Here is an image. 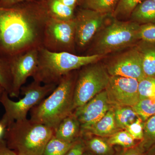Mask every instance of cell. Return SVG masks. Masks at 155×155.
<instances>
[{
	"instance_id": "obj_1",
	"label": "cell",
	"mask_w": 155,
	"mask_h": 155,
	"mask_svg": "<svg viewBox=\"0 0 155 155\" xmlns=\"http://www.w3.org/2000/svg\"><path fill=\"white\" fill-rule=\"evenodd\" d=\"M49 17L46 3L38 0L0 7V56L8 59L42 47L44 29Z\"/></svg>"
},
{
	"instance_id": "obj_2",
	"label": "cell",
	"mask_w": 155,
	"mask_h": 155,
	"mask_svg": "<svg viewBox=\"0 0 155 155\" xmlns=\"http://www.w3.org/2000/svg\"><path fill=\"white\" fill-rule=\"evenodd\" d=\"M73 72L63 76L48 97L31 110L30 120L55 130L64 118L73 113V94L77 76Z\"/></svg>"
},
{
	"instance_id": "obj_3",
	"label": "cell",
	"mask_w": 155,
	"mask_h": 155,
	"mask_svg": "<svg viewBox=\"0 0 155 155\" xmlns=\"http://www.w3.org/2000/svg\"><path fill=\"white\" fill-rule=\"evenodd\" d=\"M106 57L99 55L79 56L68 52H55L41 47L38 48V66L32 77L41 83L58 84L66 74Z\"/></svg>"
},
{
	"instance_id": "obj_4",
	"label": "cell",
	"mask_w": 155,
	"mask_h": 155,
	"mask_svg": "<svg viewBox=\"0 0 155 155\" xmlns=\"http://www.w3.org/2000/svg\"><path fill=\"white\" fill-rule=\"evenodd\" d=\"M54 132L52 127L26 119L9 125L4 139L18 155H42Z\"/></svg>"
},
{
	"instance_id": "obj_5",
	"label": "cell",
	"mask_w": 155,
	"mask_h": 155,
	"mask_svg": "<svg viewBox=\"0 0 155 155\" xmlns=\"http://www.w3.org/2000/svg\"><path fill=\"white\" fill-rule=\"evenodd\" d=\"M140 25L113 17L95 36L88 55L107 57L135 45L139 41Z\"/></svg>"
},
{
	"instance_id": "obj_6",
	"label": "cell",
	"mask_w": 155,
	"mask_h": 155,
	"mask_svg": "<svg viewBox=\"0 0 155 155\" xmlns=\"http://www.w3.org/2000/svg\"><path fill=\"white\" fill-rule=\"evenodd\" d=\"M57 85L51 84L41 85L40 82L34 80L21 87L20 91L24 97L16 102L10 99L8 94L5 91L0 99L5 110L1 121L8 127L15 121L27 119L28 112L50 94Z\"/></svg>"
},
{
	"instance_id": "obj_7",
	"label": "cell",
	"mask_w": 155,
	"mask_h": 155,
	"mask_svg": "<svg viewBox=\"0 0 155 155\" xmlns=\"http://www.w3.org/2000/svg\"><path fill=\"white\" fill-rule=\"evenodd\" d=\"M99 61L81 68L77 74L73 94V110L82 107L105 90L110 75Z\"/></svg>"
},
{
	"instance_id": "obj_8",
	"label": "cell",
	"mask_w": 155,
	"mask_h": 155,
	"mask_svg": "<svg viewBox=\"0 0 155 155\" xmlns=\"http://www.w3.org/2000/svg\"><path fill=\"white\" fill-rule=\"evenodd\" d=\"M74 19L65 21L49 17L45 24L42 47L55 52L73 53L75 48Z\"/></svg>"
},
{
	"instance_id": "obj_9",
	"label": "cell",
	"mask_w": 155,
	"mask_h": 155,
	"mask_svg": "<svg viewBox=\"0 0 155 155\" xmlns=\"http://www.w3.org/2000/svg\"><path fill=\"white\" fill-rule=\"evenodd\" d=\"M112 17V14L91 9L82 8L79 10L74 18L75 46L80 49L87 46Z\"/></svg>"
},
{
	"instance_id": "obj_10",
	"label": "cell",
	"mask_w": 155,
	"mask_h": 155,
	"mask_svg": "<svg viewBox=\"0 0 155 155\" xmlns=\"http://www.w3.org/2000/svg\"><path fill=\"white\" fill-rule=\"evenodd\" d=\"M114 54L104 65L110 76L135 78L138 81L146 77L141 56L135 45Z\"/></svg>"
},
{
	"instance_id": "obj_11",
	"label": "cell",
	"mask_w": 155,
	"mask_h": 155,
	"mask_svg": "<svg viewBox=\"0 0 155 155\" xmlns=\"http://www.w3.org/2000/svg\"><path fill=\"white\" fill-rule=\"evenodd\" d=\"M12 78L10 97H18L27 78L33 77L38 66V48H33L8 59Z\"/></svg>"
},
{
	"instance_id": "obj_12",
	"label": "cell",
	"mask_w": 155,
	"mask_h": 155,
	"mask_svg": "<svg viewBox=\"0 0 155 155\" xmlns=\"http://www.w3.org/2000/svg\"><path fill=\"white\" fill-rule=\"evenodd\" d=\"M138 81L135 78L110 76L105 90L111 104L132 107L140 100Z\"/></svg>"
},
{
	"instance_id": "obj_13",
	"label": "cell",
	"mask_w": 155,
	"mask_h": 155,
	"mask_svg": "<svg viewBox=\"0 0 155 155\" xmlns=\"http://www.w3.org/2000/svg\"><path fill=\"white\" fill-rule=\"evenodd\" d=\"M111 108L107 93L104 90L84 105L75 109L73 113L80 122L81 132L99 121Z\"/></svg>"
},
{
	"instance_id": "obj_14",
	"label": "cell",
	"mask_w": 155,
	"mask_h": 155,
	"mask_svg": "<svg viewBox=\"0 0 155 155\" xmlns=\"http://www.w3.org/2000/svg\"><path fill=\"white\" fill-rule=\"evenodd\" d=\"M81 133L80 122L73 112L59 123L54 130V136L63 141L73 143L80 139Z\"/></svg>"
},
{
	"instance_id": "obj_15",
	"label": "cell",
	"mask_w": 155,
	"mask_h": 155,
	"mask_svg": "<svg viewBox=\"0 0 155 155\" xmlns=\"http://www.w3.org/2000/svg\"><path fill=\"white\" fill-rule=\"evenodd\" d=\"M118 129L114 117V109L111 108L99 121L82 131V133L87 132L100 137H105L113 135L117 132Z\"/></svg>"
},
{
	"instance_id": "obj_16",
	"label": "cell",
	"mask_w": 155,
	"mask_h": 155,
	"mask_svg": "<svg viewBox=\"0 0 155 155\" xmlns=\"http://www.w3.org/2000/svg\"><path fill=\"white\" fill-rule=\"evenodd\" d=\"M135 45L141 56L145 75L155 77V43L139 41Z\"/></svg>"
},
{
	"instance_id": "obj_17",
	"label": "cell",
	"mask_w": 155,
	"mask_h": 155,
	"mask_svg": "<svg viewBox=\"0 0 155 155\" xmlns=\"http://www.w3.org/2000/svg\"><path fill=\"white\" fill-rule=\"evenodd\" d=\"M129 21L140 25L155 23V2L144 0L132 11Z\"/></svg>"
},
{
	"instance_id": "obj_18",
	"label": "cell",
	"mask_w": 155,
	"mask_h": 155,
	"mask_svg": "<svg viewBox=\"0 0 155 155\" xmlns=\"http://www.w3.org/2000/svg\"><path fill=\"white\" fill-rule=\"evenodd\" d=\"M46 3L50 17L65 21L74 19L75 9L66 6L60 0H48Z\"/></svg>"
},
{
	"instance_id": "obj_19",
	"label": "cell",
	"mask_w": 155,
	"mask_h": 155,
	"mask_svg": "<svg viewBox=\"0 0 155 155\" xmlns=\"http://www.w3.org/2000/svg\"><path fill=\"white\" fill-rule=\"evenodd\" d=\"M114 109V117L118 128L125 129L139 118L131 107L118 106Z\"/></svg>"
},
{
	"instance_id": "obj_20",
	"label": "cell",
	"mask_w": 155,
	"mask_h": 155,
	"mask_svg": "<svg viewBox=\"0 0 155 155\" xmlns=\"http://www.w3.org/2000/svg\"><path fill=\"white\" fill-rule=\"evenodd\" d=\"M119 0H81L82 8L112 14Z\"/></svg>"
},
{
	"instance_id": "obj_21",
	"label": "cell",
	"mask_w": 155,
	"mask_h": 155,
	"mask_svg": "<svg viewBox=\"0 0 155 155\" xmlns=\"http://www.w3.org/2000/svg\"><path fill=\"white\" fill-rule=\"evenodd\" d=\"M85 149L95 155H113L114 151L107 141L100 137H94L84 142Z\"/></svg>"
},
{
	"instance_id": "obj_22",
	"label": "cell",
	"mask_w": 155,
	"mask_h": 155,
	"mask_svg": "<svg viewBox=\"0 0 155 155\" xmlns=\"http://www.w3.org/2000/svg\"><path fill=\"white\" fill-rule=\"evenodd\" d=\"M76 141L66 142L54 135L46 145L42 155H65Z\"/></svg>"
},
{
	"instance_id": "obj_23",
	"label": "cell",
	"mask_w": 155,
	"mask_h": 155,
	"mask_svg": "<svg viewBox=\"0 0 155 155\" xmlns=\"http://www.w3.org/2000/svg\"><path fill=\"white\" fill-rule=\"evenodd\" d=\"M144 0H119L112 17L119 20L128 19L136 7Z\"/></svg>"
},
{
	"instance_id": "obj_24",
	"label": "cell",
	"mask_w": 155,
	"mask_h": 155,
	"mask_svg": "<svg viewBox=\"0 0 155 155\" xmlns=\"http://www.w3.org/2000/svg\"><path fill=\"white\" fill-rule=\"evenodd\" d=\"M132 107L143 121L145 122L155 115V98L140 100Z\"/></svg>"
},
{
	"instance_id": "obj_25",
	"label": "cell",
	"mask_w": 155,
	"mask_h": 155,
	"mask_svg": "<svg viewBox=\"0 0 155 155\" xmlns=\"http://www.w3.org/2000/svg\"><path fill=\"white\" fill-rule=\"evenodd\" d=\"M0 85L9 97L12 91V78L8 59L0 56Z\"/></svg>"
},
{
	"instance_id": "obj_26",
	"label": "cell",
	"mask_w": 155,
	"mask_h": 155,
	"mask_svg": "<svg viewBox=\"0 0 155 155\" xmlns=\"http://www.w3.org/2000/svg\"><path fill=\"white\" fill-rule=\"evenodd\" d=\"M108 143L111 146L119 145L125 148L135 146V140L127 130L117 131L108 139Z\"/></svg>"
},
{
	"instance_id": "obj_27",
	"label": "cell",
	"mask_w": 155,
	"mask_h": 155,
	"mask_svg": "<svg viewBox=\"0 0 155 155\" xmlns=\"http://www.w3.org/2000/svg\"><path fill=\"white\" fill-rule=\"evenodd\" d=\"M138 93L140 100L155 98V77L146 76L140 81Z\"/></svg>"
},
{
	"instance_id": "obj_28",
	"label": "cell",
	"mask_w": 155,
	"mask_h": 155,
	"mask_svg": "<svg viewBox=\"0 0 155 155\" xmlns=\"http://www.w3.org/2000/svg\"><path fill=\"white\" fill-rule=\"evenodd\" d=\"M143 131L144 137L142 142L145 149L150 148L155 144V115L145 121Z\"/></svg>"
},
{
	"instance_id": "obj_29",
	"label": "cell",
	"mask_w": 155,
	"mask_h": 155,
	"mask_svg": "<svg viewBox=\"0 0 155 155\" xmlns=\"http://www.w3.org/2000/svg\"><path fill=\"white\" fill-rule=\"evenodd\" d=\"M139 38V41L155 43V23L140 25Z\"/></svg>"
},
{
	"instance_id": "obj_30",
	"label": "cell",
	"mask_w": 155,
	"mask_h": 155,
	"mask_svg": "<svg viewBox=\"0 0 155 155\" xmlns=\"http://www.w3.org/2000/svg\"><path fill=\"white\" fill-rule=\"evenodd\" d=\"M144 123L140 117L125 129L135 140H143L144 137Z\"/></svg>"
},
{
	"instance_id": "obj_31",
	"label": "cell",
	"mask_w": 155,
	"mask_h": 155,
	"mask_svg": "<svg viewBox=\"0 0 155 155\" xmlns=\"http://www.w3.org/2000/svg\"><path fill=\"white\" fill-rule=\"evenodd\" d=\"M85 151L84 142L80 138L76 141L65 155H83Z\"/></svg>"
},
{
	"instance_id": "obj_32",
	"label": "cell",
	"mask_w": 155,
	"mask_h": 155,
	"mask_svg": "<svg viewBox=\"0 0 155 155\" xmlns=\"http://www.w3.org/2000/svg\"><path fill=\"white\" fill-rule=\"evenodd\" d=\"M145 149L142 143L137 146L127 148L119 155H145Z\"/></svg>"
},
{
	"instance_id": "obj_33",
	"label": "cell",
	"mask_w": 155,
	"mask_h": 155,
	"mask_svg": "<svg viewBox=\"0 0 155 155\" xmlns=\"http://www.w3.org/2000/svg\"><path fill=\"white\" fill-rule=\"evenodd\" d=\"M0 155H18L7 145L4 138L0 140Z\"/></svg>"
},
{
	"instance_id": "obj_34",
	"label": "cell",
	"mask_w": 155,
	"mask_h": 155,
	"mask_svg": "<svg viewBox=\"0 0 155 155\" xmlns=\"http://www.w3.org/2000/svg\"><path fill=\"white\" fill-rule=\"evenodd\" d=\"M28 0H0V7L8 8Z\"/></svg>"
},
{
	"instance_id": "obj_35",
	"label": "cell",
	"mask_w": 155,
	"mask_h": 155,
	"mask_svg": "<svg viewBox=\"0 0 155 155\" xmlns=\"http://www.w3.org/2000/svg\"><path fill=\"white\" fill-rule=\"evenodd\" d=\"M60 1L66 6L74 9L75 8L78 2V0H60Z\"/></svg>"
},
{
	"instance_id": "obj_36",
	"label": "cell",
	"mask_w": 155,
	"mask_h": 155,
	"mask_svg": "<svg viewBox=\"0 0 155 155\" xmlns=\"http://www.w3.org/2000/svg\"><path fill=\"white\" fill-rule=\"evenodd\" d=\"M7 127L1 120H0V140L4 138Z\"/></svg>"
},
{
	"instance_id": "obj_37",
	"label": "cell",
	"mask_w": 155,
	"mask_h": 155,
	"mask_svg": "<svg viewBox=\"0 0 155 155\" xmlns=\"http://www.w3.org/2000/svg\"><path fill=\"white\" fill-rule=\"evenodd\" d=\"M155 146L153 147L152 148L150 151L148 152V153L146 154L145 153V155H155Z\"/></svg>"
},
{
	"instance_id": "obj_38",
	"label": "cell",
	"mask_w": 155,
	"mask_h": 155,
	"mask_svg": "<svg viewBox=\"0 0 155 155\" xmlns=\"http://www.w3.org/2000/svg\"><path fill=\"white\" fill-rule=\"evenodd\" d=\"M5 91V90L3 88V87L0 85V99H1V97L2 95L3 92H4Z\"/></svg>"
},
{
	"instance_id": "obj_39",
	"label": "cell",
	"mask_w": 155,
	"mask_h": 155,
	"mask_svg": "<svg viewBox=\"0 0 155 155\" xmlns=\"http://www.w3.org/2000/svg\"><path fill=\"white\" fill-rule=\"evenodd\" d=\"M83 155H95L94 154L88 151H86L85 150V151H84V153Z\"/></svg>"
},
{
	"instance_id": "obj_40",
	"label": "cell",
	"mask_w": 155,
	"mask_h": 155,
	"mask_svg": "<svg viewBox=\"0 0 155 155\" xmlns=\"http://www.w3.org/2000/svg\"><path fill=\"white\" fill-rule=\"evenodd\" d=\"M38 1H41V2H46L48 0H38Z\"/></svg>"
},
{
	"instance_id": "obj_41",
	"label": "cell",
	"mask_w": 155,
	"mask_h": 155,
	"mask_svg": "<svg viewBox=\"0 0 155 155\" xmlns=\"http://www.w3.org/2000/svg\"><path fill=\"white\" fill-rule=\"evenodd\" d=\"M153 1H154V2H155V0H153Z\"/></svg>"
}]
</instances>
